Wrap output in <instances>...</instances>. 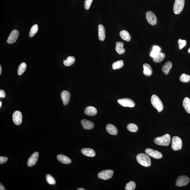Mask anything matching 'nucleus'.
<instances>
[{"label":"nucleus","instance_id":"nucleus-1","mask_svg":"<svg viewBox=\"0 0 190 190\" xmlns=\"http://www.w3.org/2000/svg\"><path fill=\"white\" fill-rule=\"evenodd\" d=\"M136 159L139 163L143 166L149 167L151 165L150 158L146 154L144 153L138 154Z\"/></svg>","mask_w":190,"mask_h":190},{"label":"nucleus","instance_id":"nucleus-40","mask_svg":"<svg viewBox=\"0 0 190 190\" xmlns=\"http://www.w3.org/2000/svg\"><path fill=\"white\" fill-rule=\"evenodd\" d=\"M153 50H154L158 52H159L161 51V48H160L159 46H153Z\"/></svg>","mask_w":190,"mask_h":190},{"label":"nucleus","instance_id":"nucleus-15","mask_svg":"<svg viewBox=\"0 0 190 190\" xmlns=\"http://www.w3.org/2000/svg\"><path fill=\"white\" fill-rule=\"evenodd\" d=\"M98 37L99 40L102 41L105 40L106 34L105 30L103 25H98Z\"/></svg>","mask_w":190,"mask_h":190},{"label":"nucleus","instance_id":"nucleus-42","mask_svg":"<svg viewBox=\"0 0 190 190\" xmlns=\"http://www.w3.org/2000/svg\"><path fill=\"white\" fill-rule=\"evenodd\" d=\"M2 72V68L1 66H0V75H1Z\"/></svg>","mask_w":190,"mask_h":190},{"label":"nucleus","instance_id":"nucleus-18","mask_svg":"<svg viewBox=\"0 0 190 190\" xmlns=\"http://www.w3.org/2000/svg\"><path fill=\"white\" fill-rule=\"evenodd\" d=\"M83 155L89 157H94L96 156V152L94 151L90 148H85L83 149L81 151Z\"/></svg>","mask_w":190,"mask_h":190},{"label":"nucleus","instance_id":"nucleus-35","mask_svg":"<svg viewBox=\"0 0 190 190\" xmlns=\"http://www.w3.org/2000/svg\"><path fill=\"white\" fill-rule=\"evenodd\" d=\"M178 44L179 49H182L186 45V41L185 40H182L181 39H179L178 40Z\"/></svg>","mask_w":190,"mask_h":190},{"label":"nucleus","instance_id":"nucleus-19","mask_svg":"<svg viewBox=\"0 0 190 190\" xmlns=\"http://www.w3.org/2000/svg\"><path fill=\"white\" fill-rule=\"evenodd\" d=\"M107 133L113 135H116L118 133V131L116 127L111 124H108L106 127Z\"/></svg>","mask_w":190,"mask_h":190},{"label":"nucleus","instance_id":"nucleus-43","mask_svg":"<svg viewBox=\"0 0 190 190\" xmlns=\"http://www.w3.org/2000/svg\"><path fill=\"white\" fill-rule=\"evenodd\" d=\"M85 189H83V188H79V189H77V190H85Z\"/></svg>","mask_w":190,"mask_h":190},{"label":"nucleus","instance_id":"nucleus-34","mask_svg":"<svg viewBox=\"0 0 190 190\" xmlns=\"http://www.w3.org/2000/svg\"><path fill=\"white\" fill-rule=\"evenodd\" d=\"M136 184L135 182L133 181H130L127 183L125 186L126 190H134L135 189Z\"/></svg>","mask_w":190,"mask_h":190},{"label":"nucleus","instance_id":"nucleus-4","mask_svg":"<svg viewBox=\"0 0 190 190\" xmlns=\"http://www.w3.org/2000/svg\"><path fill=\"white\" fill-rule=\"evenodd\" d=\"M185 0H175V1L173 10L175 14H180L183 9Z\"/></svg>","mask_w":190,"mask_h":190},{"label":"nucleus","instance_id":"nucleus-17","mask_svg":"<svg viewBox=\"0 0 190 190\" xmlns=\"http://www.w3.org/2000/svg\"><path fill=\"white\" fill-rule=\"evenodd\" d=\"M84 113L88 116H93L97 114V111L96 108L92 106H89L85 109Z\"/></svg>","mask_w":190,"mask_h":190},{"label":"nucleus","instance_id":"nucleus-11","mask_svg":"<svg viewBox=\"0 0 190 190\" xmlns=\"http://www.w3.org/2000/svg\"><path fill=\"white\" fill-rule=\"evenodd\" d=\"M19 32L17 30H14L9 35L7 42L9 44H13L16 41L19 36Z\"/></svg>","mask_w":190,"mask_h":190},{"label":"nucleus","instance_id":"nucleus-45","mask_svg":"<svg viewBox=\"0 0 190 190\" xmlns=\"http://www.w3.org/2000/svg\"><path fill=\"white\" fill-rule=\"evenodd\" d=\"M2 105V102H0V107H1V106Z\"/></svg>","mask_w":190,"mask_h":190},{"label":"nucleus","instance_id":"nucleus-30","mask_svg":"<svg viewBox=\"0 0 190 190\" xmlns=\"http://www.w3.org/2000/svg\"><path fill=\"white\" fill-rule=\"evenodd\" d=\"M127 128L128 130L133 133H136L138 130V127L136 125L133 123L128 124Z\"/></svg>","mask_w":190,"mask_h":190},{"label":"nucleus","instance_id":"nucleus-22","mask_svg":"<svg viewBox=\"0 0 190 190\" xmlns=\"http://www.w3.org/2000/svg\"><path fill=\"white\" fill-rule=\"evenodd\" d=\"M115 50L119 54L122 55L125 53V50L123 48L124 44L121 42H117L116 43Z\"/></svg>","mask_w":190,"mask_h":190},{"label":"nucleus","instance_id":"nucleus-44","mask_svg":"<svg viewBox=\"0 0 190 190\" xmlns=\"http://www.w3.org/2000/svg\"><path fill=\"white\" fill-rule=\"evenodd\" d=\"M188 52H189V53H190V48H189V49H188Z\"/></svg>","mask_w":190,"mask_h":190},{"label":"nucleus","instance_id":"nucleus-13","mask_svg":"<svg viewBox=\"0 0 190 190\" xmlns=\"http://www.w3.org/2000/svg\"><path fill=\"white\" fill-rule=\"evenodd\" d=\"M39 157V153L38 152H35L32 154L28 160V166L31 167L34 165L38 162Z\"/></svg>","mask_w":190,"mask_h":190},{"label":"nucleus","instance_id":"nucleus-24","mask_svg":"<svg viewBox=\"0 0 190 190\" xmlns=\"http://www.w3.org/2000/svg\"><path fill=\"white\" fill-rule=\"evenodd\" d=\"M120 36L123 40L129 42L131 40V37L129 33L125 30L121 31L120 32Z\"/></svg>","mask_w":190,"mask_h":190},{"label":"nucleus","instance_id":"nucleus-37","mask_svg":"<svg viewBox=\"0 0 190 190\" xmlns=\"http://www.w3.org/2000/svg\"><path fill=\"white\" fill-rule=\"evenodd\" d=\"M7 160H8V158L7 157L0 156V164H2L6 162Z\"/></svg>","mask_w":190,"mask_h":190},{"label":"nucleus","instance_id":"nucleus-27","mask_svg":"<svg viewBox=\"0 0 190 190\" xmlns=\"http://www.w3.org/2000/svg\"><path fill=\"white\" fill-rule=\"evenodd\" d=\"M75 62V58L74 57H69L66 60L63 61V64L66 66H70L73 65Z\"/></svg>","mask_w":190,"mask_h":190},{"label":"nucleus","instance_id":"nucleus-3","mask_svg":"<svg viewBox=\"0 0 190 190\" xmlns=\"http://www.w3.org/2000/svg\"><path fill=\"white\" fill-rule=\"evenodd\" d=\"M151 102L153 107L157 109L158 112L163 110L164 107L163 102L160 98L156 95H153L152 96Z\"/></svg>","mask_w":190,"mask_h":190},{"label":"nucleus","instance_id":"nucleus-2","mask_svg":"<svg viewBox=\"0 0 190 190\" xmlns=\"http://www.w3.org/2000/svg\"><path fill=\"white\" fill-rule=\"evenodd\" d=\"M171 140L170 135L168 134H166L162 136L156 138L154 142L159 146H168L170 143Z\"/></svg>","mask_w":190,"mask_h":190},{"label":"nucleus","instance_id":"nucleus-23","mask_svg":"<svg viewBox=\"0 0 190 190\" xmlns=\"http://www.w3.org/2000/svg\"><path fill=\"white\" fill-rule=\"evenodd\" d=\"M172 67V63L170 61H167L162 67V70L166 75H167Z\"/></svg>","mask_w":190,"mask_h":190},{"label":"nucleus","instance_id":"nucleus-20","mask_svg":"<svg viewBox=\"0 0 190 190\" xmlns=\"http://www.w3.org/2000/svg\"><path fill=\"white\" fill-rule=\"evenodd\" d=\"M57 158L59 162L65 164H68L72 162L71 160L69 158L63 154H59L57 156Z\"/></svg>","mask_w":190,"mask_h":190},{"label":"nucleus","instance_id":"nucleus-7","mask_svg":"<svg viewBox=\"0 0 190 190\" xmlns=\"http://www.w3.org/2000/svg\"><path fill=\"white\" fill-rule=\"evenodd\" d=\"M118 102L120 105L124 107H135V102L129 98H123L118 100Z\"/></svg>","mask_w":190,"mask_h":190},{"label":"nucleus","instance_id":"nucleus-29","mask_svg":"<svg viewBox=\"0 0 190 190\" xmlns=\"http://www.w3.org/2000/svg\"><path fill=\"white\" fill-rule=\"evenodd\" d=\"M124 62L123 60H119L113 63L112 66L113 69L115 70L120 69L124 66Z\"/></svg>","mask_w":190,"mask_h":190},{"label":"nucleus","instance_id":"nucleus-39","mask_svg":"<svg viewBox=\"0 0 190 190\" xmlns=\"http://www.w3.org/2000/svg\"><path fill=\"white\" fill-rule=\"evenodd\" d=\"M6 97V94L5 91L2 89L0 90V98H5Z\"/></svg>","mask_w":190,"mask_h":190},{"label":"nucleus","instance_id":"nucleus-12","mask_svg":"<svg viewBox=\"0 0 190 190\" xmlns=\"http://www.w3.org/2000/svg\"><path fill=\"white\" fill-rule=\"evenodd\" d=\"M12 120L15 124L17 125H20L22 121V115L21 112L18 111L15 112L13 114Z\"/></svg>","mask_w":190,"mask_h":190},{"label":"nucleus","instance_id":"nucleus-6","mask_svg":"<svg viewBox=\"0 0 190 190\" xmlns=\"http://www.w3.org/2000/svg\"><path fill=\"white\" fill-rule=\"evenodd\" d=\"M114 172L112 170H106L102 171L99 173V178L103 180H108L112 178Z\"/></svg>","mask_w":190,"mask_h":190},{"label":"nucleus","instance_id":"nucleus-31","mask_svg":"<svg viewBox=\"0 0 190 190\" xmlns=\"http://www.w3.org/2000/svg\"><path fill=\"white\" fill-rule=\"evenodd\" d=\"M46 181L51 185H54L56 183L55 178L51 175L48 174L46 176Z\"/></svg>","mask_w":190,"mask_h":190},{"label":"nucleus","instance_id":"nucleus-36","mask_svg":"<svg viewBox=\"0 0 190 190\" xmlns=\"http://www.w3.org/2000/svg\"><path fill=\"white\" fill-rule=\"evenodd\" d=\"M93 0H85L84 3V6L86 9L88 10L91 6Z\"/></svg>","mask_w":190,"mask_h":190},{"label":"nucleus","instance_id":"nucleus-33","mask_svg":"<svg viewBox=\"0 0 190 190\" xmlns=\"http://www.w3.org/2000/svg\"><path fill=\"white\" fill-rule=\"evenodd\" d=\"M180 80L182 82L189 83L190 80V76L185 74H182L180 78Z\"/></svg>","mask_w":190,"mask_h":190},{"label":"nucleus","instance_id":"nucleus-14","mask_svg":"<svg viewBox=\"0 0 190 190\" xmlns=\"http://www.w3.org/2000/svg\"><path fill=\"white\" fill-rule=\"evenodd\" d=\"M61 96L63 105L65 106L67 105L70 102V92L67 91H63L61 93Z\"/></svg>","mask_w":190,"mask_h":190},{"label":"nucleus","instance_id":"nucleus-25","mask_svg":"<svg viewBox=\"0 0 190 190\" xmlns=\"http://www.w3.org/2000/svg\"><path fill=\"white\" fill-rule=\"evenodd\" d=\"M183 106L186 111L190 114V99L189 98L186 97L184 98Z\"/></svg>","mask_w":190,"mask_h":190},{"label":"nucleus","instance_id":"nucleus-8","mask_svg":"<svg viewBox=\"0 0 190 190\" xmlns=\"http://www.w3.org/2000/svg\"><path fill=\"white\" fill-rule=\"evenodd\" d=\"M146 17L148 23L152 25H155L157 23V18L155 15L151 11H148L146 13Z\"/></svg>","mask_w":190,"mask_h":190},{"label":"nucleus","instance_id":"nucleus-41","mask_svg":"<svg viewBox=\"0 0 190 190\" xmlns=\"http://www.w3.org/2000/svg\"><path fill=\"white\" fill-rule=\"evenodd\" d=\"M0 190H5L4 186L1 183L0 184Z\"/></svg>","mask_w":190,"mask_h":190},{"label":"nucleus","instance_id":"nucleus-16","mask_svg":"<svg viewBox=\"0 0 190 190\" xmlns=\"http://www.w3.org/2000/svg\"><path fill=\"white\" fill-rule=\"evenodd\" d=\"M81 123L83 128L86 130L92 129L94 126V124L92 122L85 119L82 120Z\"/></svg>","mask_w":190,"mask_h":190},{"label":"nucleus","instance_id":"nucleus-9","mask_svg":"<svg viewBox=\"0 0 190 190\" xmlns=\"http://www.w3.org/2000/svg\"><path fill=\"white\" fill-rule=\"evenodd\" d=\"M189 178L186 176H180L176 180V185L178 187H182L189 183Z\"/></svg>","mask_w":190,"mask_h":190},{"label":"nucleus","instance_id":"nucleus-26","mask_svg":"<svg viewBox=\"0 0 190 190\" xmlns=\"http://www.w3.org/2000/svg\"><path fill=\"white\" fill-rule=\"evenodd\" d=\"M165 54L164 53H161L159 52L157 56L154 58H153V59L154 62L156 63L161 62L165 58Z\"/></svg>","mask_w":190,"mask_h":190},{"label":"nucleus","instance_id":"nucleus-10","mask_svg":"<svg viewBox=\"0 0 190 190\" xmlns=\"http://www.w3.org/2000/svg\"><path fill=\"white\" fill-rule=\"evenodd\" d=\"M146 153L149 156H151L156 159H160L163 157L162 154L161 152L157 150H154L152 149L147 148L145 150Z\"/></svg>","mask_w":190,"mask_h":190},{"label":"nucleus","instance_id":"nucleus-21","mask_svg":"<svg viewBox=\"0 0 190 190\" xmlns=\"http://www.w3.org/2000/svg\"><path fill=\"white\" fill-rule=\"evenodd\" d=\"M143 67L144 68L143 74L147 76L151 75L152 73V70L150 65L146 63L143 64Z\"/></svg>","mask_w":190,"mask_h":190},{"label":"nucleus","instance_id":"nucleus-5","mask_svg":"<svg viewBox=\"0 0 190 190\" xmlns=\"http://www.w3.org/2000/svg\"><path fill=\"white\" fill-rule=\"evenodd\" d=\"M182 140L179 137L174 136L172 139V148L175 151L181 150L182 148Z\"/></svg>","mask_w":190,"mask_h":190},{"label":"nucleus","instance_id":"nucleus-32","mask_svg":"<svg viewBox=\"0 0 190 190\" xmlns=\"http://www.w3.org/2000/svg\"><path fill=\"white\" fill-rule=\"evenodd\" d=\"M38 26L37 25H33L31 27L29 33V36L32 38L36 34L38 31Z\"/></svg>","mask_w":190,"mask_h":190},{"label":"nucleus","instance_id":"nucleus-28","mask_svg":"<svg viewBox=\"0 0 190 190\" xmlns=\"http://www.w3.org/2000/svg\"><path fill=\"white\" fill-rule=\"evenodd\" d=\"M27 65L25 62H23L20 64L18 68V74L19 75H21L23 74L24 72L27 68Z\"/></svg>","mask_w":190,"mask_h":190},{"label":"nucleus","instance_id":"nucleus-38","mask_svg":"<svg viewBox=\"0 0 190 190\" xmlns=\"http://www.w3.org/2000/svg\"><path fill=\"white\" fill-rule=\"evenodd\" d=\"M158 53H159V52H158L153 50L150 53V56L152 58L155 57L157 55Z\"/></svg>","mask_w":190,"mask_h":190}]
</instances>
